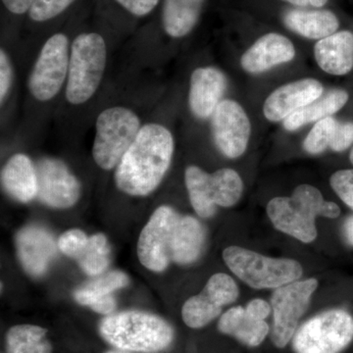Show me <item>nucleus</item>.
I'll return each mask as SVG.
<instances>
[{"mask_svg":"<svg viewBox=\"0 0 353 353\" xmlns=\"http://www.w3.org/2000/svg\"><path fill=\"white\" fill-rule=\"evenodd\" d=\"M204 241L205 231L199 220L162 205L141 231L139 259L146 269L154 272L164 271L170 262L190 264L201 255Z\"/></svg>","mask_w":353,"mask_h":353,"instance_id":"obj_1","label":"nucleus"},{"mask_svg":"<svg viewBox=\"0 0 353 353\" xmlns=\"http://www.w3.org/2000/svg\"><path fill=\"white\" fill-rule=\"evenodd\" d=\"M174 150L175 141L168 128L154 122L143 125L116 168L118 189L131 196L152 194L170 168Z\"/></svg>","mask_w":353,"mask_h":353,"instance_id":"obj_2","label":"nucleus"},{"mask_svg":"<svg viewBox=\"0 0 353 353\" xmlns=\"http://www.w3.org/2000/svg\"><path fill=\"white\" fill-rule=\"evenodd\" d=\"M99 331L103 340L117 350L143 353L166 350L175 336L163 318L138 310L105 316L99 323Z\"/></svg>","mask_w":353,"mask_h":353,"instance_id":"obj_3","label":"nucleus"},{"mask_svg":"<svg viewBox=\"0 0 353 353\" xmlns=\"http://www.w3.org/2000/svg\"><path fill=\"white\" fill-rule=\"evenodd\" d=\"M108 66V46L101 34L83 32L71 43L65 97L71 105H82L101 87Z\"/></svg>","mask_w":353,"mask_h":353,"instance_id":"obj_4","label":"nucleus"},{"mask_svg":"<svg viewBox=\"0 0 353 353\" xmlns=\"http://www.w3.org/2000/svg\"><path fill=\"white\" fill-rule=\"evenodd\" d=\"M143 126L132 108L115 105L103 109L95 119L92 150L95 164L102 170L117 168Z\"/></svg>","mask_w":353,"mask_h":353,"instance_id":"obj_5","label":"nucleus"},{"mask_svg":"<svg viewBox=\"0 0 353 353\" xmlns=\"http://www.w3.org/2000/svg\"><path fill=\"white\" fill-rule=\"evenodd\" d=\"M325 201L320 190L310 185H301L290 197H275L267 205L274 226L303 243L317 236L315 217L323 214Z\"/></svg>","mask_w":353,"mask_h":353,"instance_id":"obj_6","label":"nucleus"},{"mask_svg":"<svg viewBox=\"0 0 353 353\" xmlns=\"http://www.w3.org/2000/svg\"><path fill=\"white\" fill-rule=\"evenodd\" d=\"M223 259L234 275L254 289H278L303 275V267L294 260L271 259L239 246L226 248Z\"/></svg>","mask_w":353,"mask_h":353,"instance_id":"obj_7","label":"nucleus"},{"mask_svg":"<svg viewBox=\"0 0 353 353\" xmlns=\"http://www.w3.org/2000/svg\"><path fill=\"white\" fill-rule=\"evenodd\" d=\"M185 182L190 203L201 218L212 217L216 206L231 208L243 194V181L233 169H220L209 174L192 165L185 172Z\"/></svg>","mask_w":353,"mask_h":353,"instance_id":"obj_8","label":"nucleus"},{"mask_svg":"<svg viewBox=\"0 0 353 353\" xmlns=\"http://www.w3.org/2000/svg\"><path fill=\"white\" fill-rule=\"evenodd\" d=\"M352 341V316L334 309L304 323L292 338V348L296 353H341Z\"/></svg>","mask_w":353,"mask_h":353,"instance_id":"obj_9","label":"nucleus"},{"mask_svg":"<svg viewBox=\"0 0 353 353\" xmlns=\"http://www.w3.org/2000/svg\"><path fill=\"white\" fill-rule=\"evenodd\" d=\"M70 50L68 37L62 32L44 43L28 78V90L36 101H52L66 85Z\"/></svg>","mask_w":353,"mask_h":353,"instance_id":"obj_10","label":"nucleus"},{"mask_svg":"<svg viewBox=\"0 0 353 353\" xmlns=\"http://www.w3.org/2000/svg\"><path fill=\"white\" fill-rule=\"evenodd\" d=\"M317 287V280L308 279L282 285L274 292L271 299L274 313L271 339L278 348H284L294 338L299 320L307 310Z\"/></svg>","mask_w":353,"mask_h":353,"instance_id":"obj_11","label":"nucleus"},{"mask_svg":"<svg viewBox=\"0 0 353 353\" xmlns=\"http://www.w3.org/2000/svg\"><path fill=\"white\" fill-rule=\"evenodd\" d=\"M238 296L239 288L233 279L226 274H215L201 294L183 304V321L190 328H203L221 314L223 306L234 303Z\"/></svg>","mask_w":353,"mask_h":353,"instance_id":"obj_12","label":"nucleus"},{"mask_svg":"<svg viewBox=\"0 0 353 353\" xmlns=\"http://www.w3.org/2000/svg\"><path fill=\"white\" fill-rule=\"evenodd\" d=\"M218 150L228 158L240 157L248 148L252 132L250 118L238 102L224 99L210 117Z\"/></svg>","mask_w":353,"mask_h":353,"instance_id":"obj_13","label":"nucleus"},{"mask_svg":"<svg viewBox=\"0 0 353 353\" xmlns=\"http://www.w3.org/2000/svg\"><path fill=\"white\" fill-rule=\"evenodd\" d=\"M37 166L38 199L52 208L67 209L75 205L82 185L66 164L57 158H43Z\"/></svg>","mask_w":353,"mask_h":353,"instance_id":"obj_14","label":"nucleus"},{"mask_svg":"<svg viewBox=\"0 0 353 353\" xmlns=\"http://www.w3.org/2000/svg\"><path fill=\"white\" fill-rule=\"evenodd\" d=\"M324 92L314 79H303L277 88L265 101L263 113L271 122H280L319 99Z\"/></svg>","mask_w":353,"mask_h":353,"instance_id":"obj_15","label":"nucleus"},{"mask_svg":"<svg viewBox=\"0 0 353 353\" xmlns=\"http://www.w3.org/2000/svg\"><path fill=\"white\" fill-rule=\"evenodd\" d=\"M227 79L215 67H199L190 76L189 104L196 118L206 120L212 116L226 92Z\"/></svg>","mask_w":353,"mask_h":353,"instance_id":"obj_16","label":"nucleus"},{"mask_svg":"<svg viewBox=\"0 0 353 353\" xmlns=\"http://www.w3.org/2000/svg\"><path fill=\"white\" fill-rule=\"evenodd\" d=\"M16 248L23 268L34 277H41L54 259L57 245L52 234L39 226H28L16 236Z\"/></svg>","mask_w":353,"mask_h":353,"instance_id":"obj_17","label":"nucleus"},{"mask_svg":"<svg viewBox=\"0 0 353 353\" xmlns=\"http://www.w3.org/2000/svg\"><path fill=\"white\" fill-rule=\"evenodd\" d=\"M296 57V48L283 34H265L245 51L241 59V67L248 73L259 74L278 65L288 63Z\"/></svg>","mask_w":353,"mask_h":353,"instance_id":"obj_18","label":"nucleus"},{"mask_svg":"<svg viewBox=\"0 0 353 353\" xmlns=\"http://www.w3.org/2000/svg\"><path fill=\"white\" fill-rule=\"evenodd\" d=\"M129 283V277L124 272H108L77 289L74 297L77 303L92 309L99 314L110 315L116 309V301L112 294L116 290L127 287Z\"/></svg>","mask_w":353,"mask_h":353,"instance_id":"obj_19","label":"nucleus"},{"mask_svg":"<svg viewBox=\"0 0 353 353\" xmlns=\"http://www.w3.org/2000/svg\"><path fill=\"white\" fill-rule=\"evenodd\" d=\"M4 190L17 201L28 203L38 196V173L31 158L24 153H16L1 171Z\"/></svg>","mask_w":353,"mask_h":353,"instance_id":"obj_20","label":"nucleus"},{"mask_svg":"<svg viewBox=\"0 0 353 353\" xmlns=\"http://www.w3.org/2000/svg\"><path fill=\"white\" fill-rule=\"evenodd\" d=\"M316 62L326 73L347 75L353 68V32L341 31L315 44Z\"/></svg>","mask_w":353,"mask_h":353,"instance_id":"obj_21","label":"nucleus"},{"mask_svg":"<svg viewBox=\"0 0 353 353\" xmlns=\"http://www.w3.org/2000/svg\"><path fill=\"white\" fill-rule=\"evenodd\" d=\"M218 329L222 334L234 336L248 347H259L270 332V327L248 308L236 306L221 316Z\"/></svg>","mask_w":353,"mask_h":353,"instance_id":"obj_22","label":"nucleus"},{"mask_svg":"<svg viewBox=\"0 0 353 353\" xmlns=\"http://www.w3.org/2000/svg\"><path fill=\"white\" fill-rule=\"evenodd\" d=\"M284 21L292 32L311 39L327 38L340 28V21L330 10L292 9L285 14Z\"/></svg>","mask_w":353,"mask_h":353,"instance_id":"obj_23","label":"nucleus"},{"mask_svg":"<svg viewBox=\"0 0 353 353\" xmlns=\"http://www.w3.org/2000/svg\"><path fill=\"white\" fill-rule=\"evenodd\" d=\"M205 0H164L162 26L174 39L188 36L199 22Z\"/></svg>","mask_w":353,"mask_h":353,"instance_id":"obj_24","label":"nucleus"},{"mask_svg":"<svg viewBox=\"0 0 353 353\" xmlns=\"http://www.w3.org/2000/svg\"><path fill=\"white\" fill-rule=\"evenodd\" d=\"M348 97H350L345 90H329L327 94H323L319 99L292 114L284 120V127L288 131H296L308 123L315 121L318 122L324 118L331 117L347 104Z\"/></svg>","mask_w":353,"mask_h":353,"instance_id":"obj_25","label":"nucleus"},{"mask_svg":"<svg viewBox=\"0 0 353 353\" xmlns=\"http://www.w3.org/2000/svg\"><path fill=\"white\" fill-rule=\"evenodd\" d=\"M48 332L36 325L11 327L6 334V353H52V345L46 338Z\"/></svg>","mask_w":353,"mask_h":353,"instance_id":"obj_26","label":"nucleus"},{"mask_svg":"<svg viewBox=\"0 0 353 353\" xmlns=\"http://www.w3.org/2000/svg\"><path fill=\"white\" fill-rule=\"evenodd\" d=\"M111 248L104 234L90 236L87 245L76 259L82 270L90 276H99L110 263Z\"/></svg>","mask_w":353,"mask_h":353,"instance_id":"obj_27","label":"nucleus"},{"mask_svg":"<svg viewBox=\"0 0 353 353\" xmlns=\"http://www.w3.org/2000/svg\"><path fill=\"white\" fill-rule=\"evenodd\" d=\"M339 121L333 117H327L318 121L311 129L303 143L305 152L310 154H319L330 148L333 141L334 132Z\"/></svg>","mask_w":353,"mask_h":353,"instance_id":"obj_28","label":"nucleus"},{"mask_svg":"<svg viewBox=\"0 0 353 353\" xmlns=\"http://www.w3.org/2000/svg\"><path fill=\"white\" fill-rule=\"evenodd\" d=\"M75 0H34L29 10L34 22H46L63 13Z\"/></svg>","mask_w":353,"mask_h":353,"instance_id":"obj_29","label":"nucleus"},{"mask_svg":"<svg viewBox=\"0 0 353 353\" xmlns=\"http://www.w3.org/2000/svg\"><path fill=\"white\" fill-rule=\"evenodd\" d=\"M88 240L90 238L82 230L72 229L61 234L57 245L60 252L76 260L87 245Z\"/></svg>","mask_w":353,"mask_h":353,"instance_id":"obj_30","label":"nucleus"},{"mask_svg":"<svg viewBox=\"0 0 353 353\" xmlns=\"http://www.w3.org/2000/svg\"><path fill=\"white\" fill-rule=\"evenodd\" d=\"M330 183L341 201L353 210V169L336 172Z\"/></svg>","mask_w":353,"mask_h":353,"instance_id":"obj_31","label":"nucleus"},{"mask_svg":"<svg viewBox=\"0 0 353 353\" xmlns=\"http://www.w3.org/2000/svg\"><path fill=\"white\" fill-rule=\"evenodd\" d=\"M14 81L12 61L3 48L0 50V103L3 106L10 94Z\"/></svg>","mask_w":353,"mask_h":353,"instance_id":"obj_32","label":"nucleus"},{"mask_svg":"<svg viewBox=\"0 0 353 353\" xmlns=\"http://www.w3.org/2000/svg\"><path fill=\"white\" fill-rule=\"evenodd\" d=\"M353 143V124L352 123L339 122L336 132H334L333 141L330 148L334 152H341L347 150Z\"/></svg>","mask_w":353,"mask_h":353,"instance_id":"obj_33","label":"nucleus"},{"mask_svg":"<svg viewBox=\"0 0 353 353\" xmlns=\"http://www.w3.org/2000/svg\"><path fill=\"white\" fill-rule=\"evenodd\" d=\"M128 12L137 17L148 15L159 3V0H115Z\"/></svg>","mask_w":353,"mask_h":353,"instance_id":"obj_34","label":"nucleus"},{"mask_svg":"<svg viewBox=\"0 0 353 353\" xmlns=\"http://www.w3.org/2000/svg\"><path fill=\"white\" fill-rule=\"evenodd\" d=\"M1 1L9 12L16 15H23L29 12L34 0H1Z\"/></svg>","mask_w":353,"mask_h":353,"instance_id":"obj_35","label":"nucleus"},{"mask_svg":"<svg viewBox=\"0 0 353 353\" xmlns=\"http://www.w3.org/2000/svg\"><path fill=\"white\" fill-rule=\"evenodd\" d=\"M246 308L262 320L266 319L271 312L270 305L262 299H253L248 304Z\"/></svg>","mask_w":353,"mask_h":353,"instance_id":"obj_36","label":"nucleus"},{"mask_svg":"<svg viewBox=\"0 0 353 353\" xmlns=\"http://www.w3.org/2000/svg\"><path fill=\"white\" fill-rule=\"evenodd\" d=\"M285 2L292 4V6L299 7H313V8H320L326 6L329 0H284Z\"/></svg>","mask_w":353,"mask_h":353,"instance_id":"obj_37","label":"nucleus"},{"mask_svg":"<svg viewBox=\"0 0 353 353\" xmlns=\"http://www.w3.org/2000/svg\"><path fill=\"white\" fill-rule=\"evenodd\" d=\"M340 214L341 209L334 202L325 201L322 216L334 219V218H338Z\"/></svg>","mask_w":353,"mask_h":353,"instance_id":"obj_38","label":"nucleus"},{"mask_svg":"<svg viewBox=\"0 0 353 353\" xmlns=\"http://www.w3.org/2000/svg\"><path fill=\"white\" fill-rule=\"evenodd\" d=\"M343 234H345V238L347 243L353 246V215L345 220V225H343Z\"/></svg>","mask_w":353,"mask_h":353,"instance_id":"obj_39","label":"nucleus"},{"mask_svg":"<svg viewBox=\"0 0 353 353\" xmlns=\"http://www.w3.org/2000/svg\"><path fill=\"white\" fill-rule=\"evenodd\" d=\"M350 161H352V163L353 164V148H352V152H350Z\"/></svg>","mask_w":353,"mask_h":353,"instance_id":"obj_40","label":"nucleus"},{"mask_svg":"<svg viewBox=\"0 0 353 353\" xmlns=\"http://www.w3.org/2000/svg\"><path fill=\"white\" fill-rule=\"evenodd\" d=\"M105 353H124V352H116V350H109V352H106Z\"/></svg>","mask_w":353,"mask_h":353,"instance_id":"obj_41","label":"nucleus"}]
</instances>
